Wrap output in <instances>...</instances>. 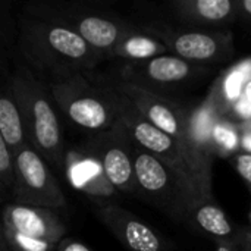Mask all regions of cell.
I'll return each mask as SVG.
<instances>
[{
	"label": "cell",
	"mask_w": 251,
	"mask_h": 251,
	"mask_svg": "<svg viewBox=\"0 0 251 251\" xmlns=\"http://www.w3.org/2000/svg\"><path fill=\"white\" fill-rule=\"evenodd\" d=\"M16 57L46 85L94 72L107 60L71 28L25 10L18 16Z\"/></svg>",
	"instance_id": "cell-1"
},
{
	"label": "cell",
	"mask_w": 251,
	"mask_h": 251,
	"mask_svg": "<svg viewBox=\"0 0 251 251\" xmlns=\"http://www.w3.org/2000/svg\"><path fill=\"white\" fill-rule=\"evenodd\" d=\"M6 85L19 106L29 146L51 169L63 171L66 154L63 131L49 85L40 81L18 57H15Z\"/></svg>",
	"instance_id": "cell-2"
},
{
	"label": "cell",
	"mask_w": 251,
	"mask_h": 251,
	"mask_svg": "<svg viewBox=\"0 0 251 251\" xmlns=\"http://www.w3.org/2000/svg\"><path fill=\"white\" fill-rule=\"evenodd\" d=\"M49 88L59 112L81 131L97 135L119 121V100L104 76L79 74Z\"/></svg>",
	"instance_id": "cell-3"
},
{
	"label": "cell",
	"mask_w": 251,
	"mask_h": 251,
	"mask_svg": "<svg viewBox=\"0 0 251 251\" xmlns=\"http://www.w3.org/2000/svg\"><path fill=\"white\" fill-rule=\"evenodd\" d=\"M134 163L140 196L175 221H191L196 206L204 200L201 194L178 172L135 143Z\"/></svg>",
	"instance_id": "cell-4"
},
{
	"label": "cell",
	"mask_w": 251,
	"mask_h": 251,
	"mask_svg": "<svg viewBox=\"0 0 251 251\" xmlns=\"http://www.w3.org/2000/svg\"><path fill=\"white\" fill-rule=\"evenodd\" d=\"M24 10L71 28L107 59H113L116 46L137 26L113 12L78 3H37Z\"/></svg>",
	"instance_id": "cell-5"
},
{
	"label": "cell",
	"mask_w": 251,
	"mask_h": 251,
	"mask_svg": "<svg viewBox=\"0 0 251 251\" xmlns=\"http://www.w3.org/2000/svg\"><path fill=\"white\" fill-rule=\"evenodd\" d=\"M66 228L50 209L9 203L1 215L0 238L10 251H56Z\"/></svg>",
	"instance_id": "cell-6"
},
{
	"label": "cell",
	"mask_w": 251,
	"mask_h": 251,
	"mask_svg": "<svg viewBox=\"0 0 251 251\" xmlns=\"http://www.w3.org/2000/svg\"><path fill=\"white\" fill-rule=\"evenodd\" d=\"M143 29L159 38L172 54L194 65L225 62L235 53L234 35L228 29L175 28L162 22H150Z\"/></svg>",
	"instance_id": "cell-7"
},
{
	"label": "cell",
	"mask_w": 251,
	"mask_h": 251,
	"mask_svg": "<svg viewBox=\"0 0 251 251\" xmlns=\"http://www.w3.org/2000/svg\"><path fill=\"white\" fill-rule=\"evenodd\" d=\"M104 78L116 93L128 99L154 126L171 135L179 144L194 175L193 159H191V143H190V124H188L190 110L187 112L182 106L176 104L171 99L153 93L150 90H146L143 87H138L135 84H131L116 76L115 74L112 76H104Z\"/></svg>",
	"instance_id": "cell-8"
},
{
	"label": "cell",
	"mask_w": 251,
	"mask_h": 251,
	"mask_svg": "<svg viewBox=\"0 0 251 251\" xmlns=\"http://www.w3.org/2000/svg\"><path fill=\"white\" fill-rule=\"evenodd\" d=\"M228 115V109L219 97L215 85L210 87L204 100L190 110V143L191 159L197 187L204 200H212L213 162L218 156L215 146V126L222 116Z\"/></svg>",
	"instance_id": "cell-9"
},
{
	"label": "cell",
	"mask_w": 251,
	"mask_h": 251,
	"mask_svg": "<svg viewBox=\"0 0 251 251\" xmlns=\"http://www.w3.org/2000/svg\"><path fill=\"white\" fill-rule=\"evenodd\" d=\"M16 178L12 188V203L59 210L66 206V197L50 165L31 147H22L16 154Z\"/></svg>",
	"instance_id": "cell-10"
},
{
	"label": "cell",
	"mask_w": 251,
	"mask_h": 251,
	"mask_svg": "<svg viewBox=\"0 0 251 251\" xmlns=\"http://www.w3.org/2000/svg\"><path fill=\"white\" fill-rule=\"evenodd\" d=\"M116 96L119 100V119L128 128L134 143L138 147H141L144 151L160 159L163 163H166L169 168H172L175 172H178L187 182H190L199 191V187H197V182L191 172V168H190L179 144L171 135H168L166 132H163L162 129L154 126L128 99H125L119 93H116Z\"/></svg>",
	"instance_id": "cell-11"
},
{
	"label": "cell",
	"mask_w": 251,
	"mask_h": 251,
	"mask_svg": "<svg viewBox=\"0 0 251 251\" xmlns=\"http://www.w3.org/2000/svg\"><path fill=\"white\" fill-rule=\"evenodd\" d=\"M87 144L100 159L118 193L140 196L134 163V140L121 119L110 129L94 135Z\"/></svg>",
	"instance_id": "cell-12"
},
{
	"label": "cell",
	"mask_w": 251,
	"mask_h": 251,
	"mask_svg": "<svg viewBox=\"0 0 251 251\" xmlns=\"http://www.w3.org/2000/svg\"><path fill=\"white\" fill-rule=\"evenodd\" d=\"M200 71H203V66L168 53L143 62H124L115 75L131 84L165 96V91L185 84L199 75Z\"/></svg>",
	"instance_id": "cell-13"
},
{
	"label": "cell",
	"mask_w": 251,
	"mask_h": 251,
	"mask_svg": "<svg viewBox=\"0 0 251 251\" xmlns=\"http://www.w3.org/2000/svg\"><path fill=\"white\" fill-rule=\"evenodd\" d=\"M63 172L74 190L99 201V204L112 203V199L118 194L100 159L88 144L66 150Z\"/></svg>",
	"instance_id": "cell-14"
},
{
	"label": "cell",
	"mask_w": 251,
	"mask_h": 251,
	"mask_svg": "<svg viewBox=\"0 0 251 251\" xmlns=\"http://www.w3.org/2000/svg\"><path fill=\"white\" fill-rule=\"evenodd\" d=\"M103 226L129 251H165L166 241L129 210L115 204H99L94 210Z\"/></svg>",
	"instance_id": "cell-15"
},
{
	"label": "cell",
	"mask_w": 251,
	"mask_h": 251,
	"mask_svg": "<svg viewBox=\"0 0 251 251\" xmlns=\"http://www.w3.org/2000/svg\"><path fill=\"white\" fill-rule=\"evenodd\" d=\"M166 6L190 28L221 29L240 19V1L235 0H174Z\"/></svg>",
	"instance_id": "cell-16"
},
{
	"label": "cell",
	"mask_w": 251,
	"mask_h": 251,
	"mask_svg": "<svg viewBox=\"0 0 251 251\" xmlns=\"http://www.w3.org/2000/svg\"><path fill=\"white\" fill-rule=\"evenodd\" d=\"M168 53V47L159 38L146 29L135 26L116 46L113 59H122L124 62H143Z\"/></svg>",
	"instance_id": "cell-17"
},
{
	"label": "cell",
	"mask_w": 251,
	"mask_h": 251,
	"mask_svg": "<svg viewBox=\"0 0 251 251\" xmlns=\"http://www.w3.org/2000/svg\"><path fill=\"white\" fill-rule=\"evenodd\" d=\"M0 138L15 154L22 147L29 146L19 106L7 85H4L0 97Z\"/></svg>",
	"instance_id": "cell-18"
},
{
	"label": "cell",
	"mask_w": 251,
	"mask_h": 251,
	"mask_svg": "<svg viewBox=\"0 0 251 251\" xmlns=\"http://www.w3.org/2000/svg\"><path fill=\"white\" fill-rule=\"evenodd\" d=\"M191 221L216 243L235 241V231L225 212L213 203V200L200 201L191 216Z\"/></svg>",
	"instance_id": "cell-19"
},
{
	"label": "cell",
	"mask_w": 251,
	"mask_h": 251,
	"mask_svg": "<svg viewBox=\"0 0 251 251\" xmlns=\"http://www.w3.org/2000/svg\"><path fill=\"white\" fill-rule=\"evenodd\" d=\"M213 137L218 156H229L234 153L238 154V149L241 147L243 126L228 116H222L215 126Z\"/></svg>",
	"instance_id": "cell-20"
},
{
	"label": "cell",
	"mask_w": 251,
	"mask_h": 251,
	"mask_svg": "<svg viewBox=\"0 0 251 251\" xmlns=\"http://www.w3.org/2000/svg\"><path fill=\"white\" fill-rule=\"evenodd\" d=\"M16 178V156L9 146L0 138V182L3 191H10Z\"/></svg>",
	"instance_id": "cell-21"
},
{
	"label": "cell",
	"mask_w": 251,
	"mask_h": 251,
	"mask_svg": "<svg viewBox=\"0 0 251 251\" xmlns=\"http://www.w3.org/2000/svg\"><path fill=\"white\" fill-rule=\"evenodd\" d=\"M234 166L251 191V153L241 151L234 157Z\"/></svg>",
	"instance_id": "cell-22"
},
{
	"label": "cell",
	"mask_w": 251,
	"mask_h": 251,
	"mask_svg": "<svg viewBox=\"0 0 251 251\" xmlns=\"http://www.w3.org/2000/svg\"><path fill=\"white\" fill-rule=\"evenodd\" d=\"M56 251H93L91 249H88L85 244L82 243H78V241H74V240H69V238H65L60 246L57 247Z\"/></svg>",
	"instance_id": "cell-23"
},
{
	"label": "cell",
	"mask_w": 251,
	"mask_h": 251,
	"mask_svg": "<svg viewBox=\"0 0 251 251\" xmlns=\"http://www.w3.org/2000/svg\"><path fill=\"white\" fill-rule=\"evenodd\" d=\"M251 29V0H240V19Z\"/></svg>",
	"instance_id": "cell-24"
},
{
	"label": "cell",
	"mask_w": 251,
	"mask_h": 251,
	"mask_svg": "<svg viewBox=\"0 0 251 251\" xmlns=\"http://www.w3.org/2000/svg\"><path fill=\"white\" fill-rule=\"evenodd\" d=\"M218 247L216 251H241L240 246L235 241H224V243H216Z\"/></svg>",
	"instance_id": "cell-25"
},
{
	"label": "cell",
	"mask_w": 251,
	"mask_h": 251,
	"mask_svg": "<svg viewBox=\"0 0 251 251\" xmlns=\"http://www.w3.org/2000/svg\"><path fill=\"white\" fill-rule=\"evenodd\" d=\"M241 244H240V250L241 251H251V232L244 234L241 238Z\"/></svg>",
	"instance_id": "cell-26"
},
{
	"label": "cell",
	"mask_w": 251,
	"mask_h": 251,
	"mask_svg": "<svg viewBox=\"0 0 251 251\" xmlns=\"http://www.w3.org/2000/svg\"><path fill=\"white\" fill-rule=\"evenodd\" d=\"M0 251H10L9 250V247H7V244L0 238Z\"/></svg>",
	"instance_id": "cell-27"
}]
</instances>
